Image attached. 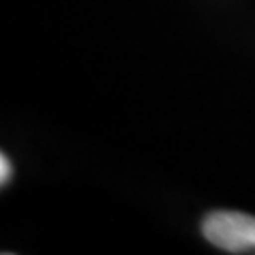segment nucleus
I'll return each instance as SVG.
<instances>
[{"label":"nucleus","instance_id":"f03ea898","mask_svg":"<svg viewBox=\"0 0 255 255\" xmlns=\"http://www.w3.org/2000/svg\"><path fill=\"white\" fill-rule=\"evenodd\" d=\"M0 168H2V174H0V183L6 185V183L11 181V162H9V157H6L4 153L0 155Z\"/></svg>","mask_w":255,"mask_h":255},{"label":"nucleus","instance_id":"f257e3e1","mask_svg":"<svg viewBox=\"0 0 255 255\" xmlns=\"http://www.w3.org/2000/svg\"><path fill=\"white\" fill-rule=\"evenodd\" d=\"M202 234L223 251H249L255 249V217L238 211H213L202 221Z\"/></svg>","mask_w":255,"mask_h":255}]
</instances>
